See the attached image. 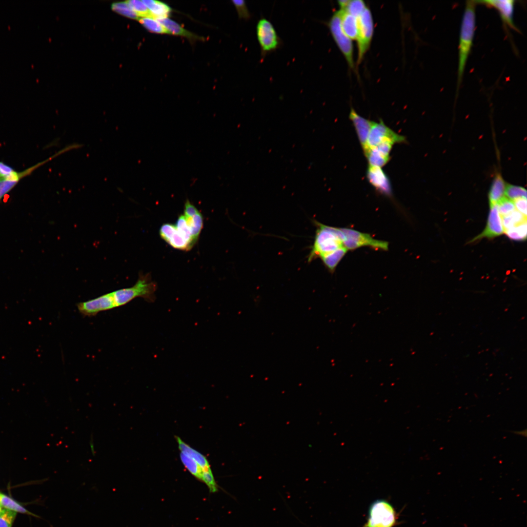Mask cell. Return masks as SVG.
I'll list each match as a JSON object with an SVG mask.
<instances>
[{"mask_svg":"<svg viewBox=\"0 0 527 527\" xmlns=\"http://www.w3.org/2000/svg\"><path fill=\"white\" fill-rule=\"evenodd\" d=\"M349 118L354 126L361 145L365 151L367 147V141L372 121L359 115L353 108L350 109Z\"/></svg>","mask_w":527,"mask_h":527,"instance_id":"cell-15","label":"cell"},{"mask_svg":"<svg viewBox=\"0 0 527 527\" xmlns=\"http://www.w3.org/2000/svg\"><path fill=\"white\" fill-rule=\"evenodd\" d=\"M394 144H395V143L389 139H386L382 142L375 147L384 156L390 158L389 153L392 145Z\"/></svg>","mask_w":527,"mask_h":527,"instance_id":"cell-39","label":"cell"},{"mask_svg":"<svg viewBox=\"0 0 527 527\" xmlns=\"http://www.w3.org/2000/svg\"><path fill=\"white\" fill-rule=\"evenodd\" d=\"M256 33L263 52L266 53L277 48L279 39L273 25L268 20L263 18L258 21Z\"/></svg>","mask_w":527,"mask_h":527,"instance_id":"cell-9","label":"cell"},{"mask_svg":"<svg viewBox=\"0 0 527 527\" xmlns=\"http://www.w3.org/2000/svg\"><path fill=\"white\" fill-rule=\"evenodd\" d=\"M115 307L113 292L77 304L79 311L87 316H95L100 312Z\"/></svg>","mask_w":527,"mask_h":527,"instance_id":"cell-10","label":"cell"},{"mask_svg":"<svg viewBox=\"0 0 527 527\" xmlns=\"http://www.w3.org/2000/svg\"><path fill=\"white\" fill-rule=\"evenodd\" d=\"M501 219L504 232L515 225L527 222V217L516 209L507 216L501 217Z\"/></svg>","mask_w":527,"mask_h":527,"instance_id":"cell-26","label":"cell"},{"mask_svg":"<svg viewBox=\"0 0 527 527\" xmlns=\"http://www.w3.org/2000/svg\"><path fill=\"white\" fill-rule=\"evenodd\" d=\"M180 458L187 469L197 479L203 482V469L201 466L189 455L181 451Z\"/></svg>","mask_w":527,"mask_h":527,"instance_id":"cell-23","label":"cell"},{"mask_svg":"<svg viewBox=\"0 0 527 527\" xmlns=\"http://www.w3.org/2000/svg\"><path fill=\"white\" fill-rule=\"evenodd\" d=\"M506 185L502 176L500 174L497 175L488 193L489 205L497 204L505 197Z\"/></svg>","mask_w":527,"mask_h":527,"instance_id":"cell-20","label":"cell"},{"mask_svg":"<svg viewBox=\"0 0 527 527\" xmlns=\"http://www.w3.org/2000/svg\"><path fill=\"white\" fill-rule=\"evenodd\" d=\"M515 209L527 217V198H520L513 201Z\"/></svg>","mask_w":527,"mask_h":527,"instance_id":"cell-40","label":"cell"},{"mask_svg":"<svg viewBox=\"0 0 527 527\" xmlns=\"http://www.w3.org/2000/svg\"><path fill=\"white\" fill-rule=\"evenodd\" d=\"M180 234L187 241L191 247L195 244L191 232L183 215L179 217L175 225Z\"/></svg>","mask_w":527,"mask_h":527,"instance_id":"cell-29","label":"cell"},{"mask_svg":"<svg viewBox=\"0 0 527 527\" xmlns=\"http://www.w3.org/2000/svg\"><path fill=\"white\" fill-rule=\"evenodd\" d=\"M365 2L362 0H349V1L343 10L358 18L366 8Z\"/></svg>","mask_w":527,"mask_h":527,"instance_id":"cell-33","label":"cell"},{"mask_svg":"<svg viewBox=\"0 0 527 527\" xmlns=\"http://www.w3.org/2000/svg\"><path fill=\"white\" fill-rule=\"evenodd\" d=\"M347 251L345 247L343 246L323 256L320 259L326 268L331 273H333Z\"/></svg>","mask_w":527,"mask_h":527,"instance_id":"cell-22","label":"cell"},{"mask_svg":"<svg viewBox=\"0 0 527 527\" xmlns=\"http://www.w3.org/2000/svg\"><path fill=\"white\" fill-rule=\"evenodd\" d=\"M49 161H50L49 159L21 172L15 171L8 177L0 179V200L5 194L13 189L21 179L30 174L37 168Z\"/></svg>","mask_w":527,"mask_h":527,"instance_id":"cell-16","label":"cell"},{"mask_svg":"<svg viewBox=\"0 0 527 527\" xmlns=\"http://www.w3.org/2000/svg\"><path fill=\"white\" fill-rule=\"evenodd\" d=\"M203 482L207 485L210 492H215L218 491V485L212 471H203Z\"/></svg>","mask_w":527,"mask_h":527,"instance_id":"cell-37","label":"cell"},{"mask_svg":"<svg viewBox=\"0 0 527 527\" xmlns=\"http://www.w3.org/2000/svg\"><path fill=\"white\" fill-rule=\"evenodd\" d=\"M161 237L174 248L188 250L192 248L187 241L180 234L176 226L170 223L162 224L160 229Z\"/></svg>","mask_w":527,"mask_h":527,"instance_id":"cell-14","label":"cell"},{"mask_svg":"<svg viewBox=\"0 0 527 527\" xmlns=\"http://www.w3.org/2000/svg\"><path fill=\"white\" fill-rule=\"evenodd\" d=\"M178 446L181 451L184 452L193 458L202 467L203 471L211 472L210 465L206 457L201 453L191 447L179 437L176 436Z\"/></svg>","mask_w":527,"mask_h":527,"instance_id":"cell-18","label":"cell"},{"mask_svg":"<svg viewBox=\"0 0 527 527\" xmlns=\"http://www.w3.org/2000/svg\"><path fill=\"white\" fill-rule=\"evenodd\" d=\"M184 206L183 215L185 217L193 216L199 211L188 199L186 200Z\"/></svg>","mask_w":527,"mask_h":527,"instance_id":"cell-41","label":"cell"},{"mask_svg":"<svg viewBox=\"0 0 527 527\" xmlns=\"http://www.w3.org/2000/svg\"><path fill=\"white\" fill-rule=\"evenodd\" d=\"M505 195L506 197L513 201L520 198H527V190L521 186L506 184Z\"/></svg>","mask_w":527,"mask_h":527,"instance_id":"cell-34","label":"cell"},{"mask_svg":"<svg viewBox=\"0 0 527 527\" xmlns=\"http://www.w3.org/2000/svg\"><path fill=\"white\" fill-rule=\"evenodd\" d=\"M338 11L343 32L351 40H356L358 31L357 18L345 10L340 9Z\"/></svg>","mask_w":527,"mask_h":527,"instance_id":"cell-17","label":"cell"},{"mask_svg":"<svg viewBox=\"0 0 527 527\" xmlns=\"http://www.w3.org/2000/svg\"><path fill=\"white\" fill-rule=\"evenodd\" d=\"M240 18L247 19L250 18V13L244 0H232Z\"/></svg>","mask_w":527,"mask_h":527,"instance_id":"cell-38","label":"cell"},{"mask_svg":"<svg viewBox=\"0 0 527 527\" xmlns=\"http://www.w3.org/2000/svg\"><path fill=\"white\" fill-rule=\"evenodd\" d=\"M504 233L501 217L496 204L490 205L486 225L484 230L472 239L470 243L479 241L483 238H494Z\"/></svg>","mask_w":527,"mask_h":527,"instance_id":"cell-12","label":"cell"},{"mask_svg":"<svg viewBox=\"0 0 527 527\" xmlns=\"http://www.w3.org/2000/svg\"><path fill=\"white\" fill-rule=\"evenodd\" d=\"M366 177L370 184L378 192L386 197H392V191L390 182L381 167L368 165Z\"/></svg>","mask_w":527,"mask_h":527,"instance_id":"cell-13","label":"cell"},{"mask_svg":"<svg viewBox=\"0 0 527 527\" xmlns=\"http://www.w3.org/2000/svg\"><path fill=\"white\" fill-rule=\"evenodd\" d=\"M142 1L151 12L154 19L168 18L172 11L171 7L162 2L154 0Z\"/></svg>","mask_w":527,"mask_h":527,"instance_id":"cell-21","label":"cell"},{"mask_svg":"<svg viewBox=\"0 0 527 527\" xmlns=\"http://www.w3.org/2000/svg\"><path fill=\"white\" fill-rule=\"evenodd\" d=\"M140 22L149 31L161 34H170L167 29L157 20L151 18H142Z\"/></svg>","mask_w":527,"mask_h":527,"instance_id":"cell-28","label":"cell"},{"mask_svg":"<svg viewBox=\"0 0 527 527\" xmlns=\"http://www.w3.org/2000/svg\"><path fill=\"white\" fill-rule=\"evenodd\" d=\"M157 289L155 282L151 280L148 274H141L137 282L131 287L117 290L113 292L116 307L125 305L137 297L152 302L155 299Z\"/></svg>","mask_w":527,"mask_h":527,"instance_id":"cell-3","label":"cell"},{"mask_svg":"<svg viewBox=\"0 0 527 527\" xmlns=\"http://www.w3.org/2000/svg\"><path fill=\"white\" fill-rule=\"evenodd\" d=\"M527 222H525L505 231L504 233L510 239L524 241L527 238Z\"/></svg>","mask_w":527,"mask_h":527,"instance_id":"cell-30","label":"cell"},{"mask_svg":"<svg viewBox=\"0 0 527 527\" xmlns=\"http://www.w3.org/2000/svg\"><path fill=\"white\" fill-rule=\"evenodd\" d=\"M477 4H484L495 9L499 13L505 25L518 31L513 20L515 1L513 0H475Z\"/></svg>","mask_w":527,"mask_h":527,"instance_id":"cell-11","label":"cell"},{"mask_svg":"<svg viewBox=\"0 0 527 527\" xmlns=\"http://www.w3.org/2000/svg\"><path fill=\"white\" fill-rule=\"evenodd\" d=\"M162 24L170 34L185 37L191 41L200 40V37L186 30L176 22L168 18L156 19Z\"/></svg>","mask_w":527,"mask_h":527,"instance_id":"cell-19","label":"cell"},{"mask_svg":"<svg viewBox=\"0 0 527 527\" xmlns=\"http://www.w3.org/2000/svg\"><path fill=\"white\" fill-rule=\"evenodd\" d=\"M358 58L357 63L359 64L362 61L365 53L368 50L374 32V23L371 12L366 7L361 15L357 18Z\"/></svg>","mask_w":527,"mask_h":527,"instance_id":"cell-6","label":"cell"},{"mask_svg":"<svg viewBox=\"0 0 527 527\" xmlns=\"http://www.w3.org/2000/svg\"><path fill=\"white\" fill-rule=\"evenodd\" d=\"M501 217L507 216L516 210L513 202L506 197L497 203Z\"/></svg>","mask_w":527,"mask_h":527,"instance_id":"cell-35","label":"cell"},{"mask_svg":"<svg viewBox=\"0 0 527 527\" xmlns=\"http://www.w3.org/2000/svg\"><path fill=\"white\" fill-rule=\"evenodd\" d=\"M364 153L368 160L369 165L382 167L390 160V158L382 155L376 147L368 148Z\"/></svg>","mask_w":527,"mask_h":527,"instance_id":"cell-25","label":"cell"},{"mask_svg":"<svg viewBox=\"0 0 527 527\" xmlns=\"http://www.w3.org/2000/svg\"><path fill=\"white\" fill-rule=\"evenodd\" d=\"M184 217L186 223L190 229L193 240L196 243L203 227V216L200 212L199 211L193 216L190 217L184 216Z\"/></svg>","mask_w":527,"mask_h":527,"instance_id":"cell-24","label":"cell"},{"mask_svg":"<svg viewBox=\"0 0 527 527\" xmlns=\"http://www.w3.org/2000/svg\"><path fill=\"white\" fill-rule=\"evenodd\" d=\"M475 0L466 1L460 26L458 46L457 90L463 78L466 66L470 53L476 29Z\"/></svg>","mask_w":527,"mask_h":527,"instance_id":"cell-1","label":"cell"},{"mask_svg":"<svg viewBox=\"0 0 527 527\" xmlns=\"http://www.w3.org/2000/svg\"><path fill=\"white\" fill-rule=\"evenodd\" d=\"M16 512L2 508L0 512V527H12Z\"/></svg>","mask_w":527,"mask_h":527,"instance_id":"cell-36","label":"cell"},{"mask_svg":"<svg viewBox=\"0 0 527 527\" xmlns=\"http://www.w3.org/2000/svg\"><path fill=\"white\" fill-rule=\"evenodd\" d=\"M15 171L12 167L0 162V179L8 177Z\"/></svg>","mask_w":527,"mask_h":527,"instance_id":"cell-42","label":"cell"},{"mask_svg":"<svg viewBox=\"0 0 527 527\" xmlns=\"http://www.w3.org/2000/svg\"><path fill=\"white\" fill-rule=\"evenodd\" d=\"M314 223L317 229L314 242L308 257V262L318 258H321L344 246L340 228L326 225L317 221Z\"/></svg>","mask_w":527,"mask_h":527,"instance_id":"cell-2","label":"cell"},{"mask_svg":"<svg viewBox=\"0 0 527 527\" xmlns=\"http://www.w3.org/2000/svg\"><path fill=\"white\" fill-rule=\"evenodd\" d=\"M397 515L393 506L385 499H378L370 505L364 527H393Z\"/></svg>","mask_w":527,"mask_h":527,"instance_id":"cell-4","label":"cell"},{"mask_svg":"<svg viewBox=\"0 0 527 527\" xmlns=\"http://www.w3.org/2000/svg\"><path fill=\"white\" fill-rule=\"evenodd\" d=\"M340 229L344 235L343 245L347 250H354L363 246H369L375 249L385 251L388 249V242L374 239L369 234L348 228Z\"/></svg>","mask_w":527,"mask_h":527,"instance_id":"cell-5","label":"cell"},{"mask_svg":"<svg viewBox=\"0 0 527 527\" xmlns=\"http://www.w3.org/2000/svg\"><path fill=\"white\" fill-rule=\"evenodd\" d=\"M0 505L5 508L21 513L36 516L12 498L0 492Z\"/></svg>","mask_w":527,"mask_h":527,"instance_id":"cell-27","label":"cell"},{"mask_svg":"<svg viewBox=\"0 0 527 527\" xmlns=\"http://www.w3.org/2000/svg\"><path fill=\"white\" fill-rule=\"evenodd\" d=\"M1 509H2V508H1V505H0V512L1 510Z\"/></svg>","mask_w":527,"mask_h":527,"instance_id":"cell-43","label":"cell"},{"mask_svg":"<svg viewBox=\"0 0 527 527\" xmlns=\"http://www.w3.org/2000/svg\"><path fill=\"white\" fill-rule=\"evenodd\" d=\"M126 1L139 18H153L151 12L142 0H131Z\"/></svg>","mask_w":527,"mask_h":527,"instance_id":"cell-32","label":"cell"},{"mask_svg":"<svg viewBox=\"0 0 527 527\" xmlns=\"http://www.w3.org/2000/svg\"><path fill=\"white\" fill-rule=\"evenodd\" d=\"M328 23V27L336 43L344 55L348 66L353 69L355 64L352 41L344 33L342 29L339 11L334 13Z\"/></svg>","mask_w":527,"mask_h":527,"instance_id":"cell-7","label":"cell"},{"mask_svg":"<svg viewBox=\"0 0 527 527\" xmlns=\"http://www.w3.org/2000/svg\"><path fill=\"white\" fill-rule=\"evenodd\" d=\"M386 139L391 140L395 143L406 142V139L404 136L395 133L387 127L382 120H380L379 122H372L367 141L366 149L375 147Z\"/></svg>","mask_w":527,"mask_h":527,"instance_id":"cell-8","label":"cell"},{"mask_svg":"<svg viewBox=\"0 0 527 527\" xmlns=\"http://www.w3.org/2000/svg\"><path fill=\"white\" fill-rule=\"evenodd\" d=\"M111 8L113 11L130 19L138 20L140 19L127 1L113 3Z\"/></svg>","mask_w":527,"mask_h":527,"instance_id":"cell-31","label":"cell"}]
</instances>
